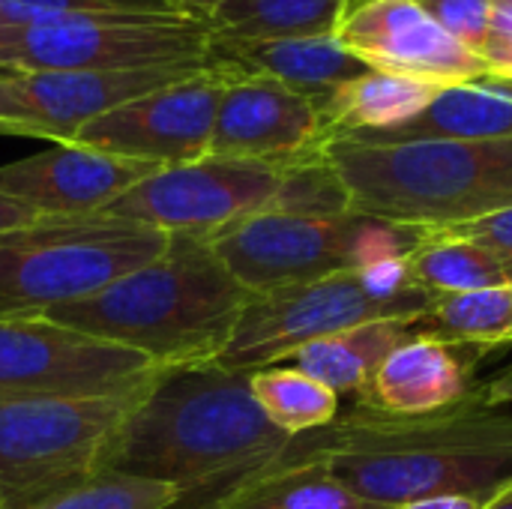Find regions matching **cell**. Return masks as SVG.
Instances as JSON below:
<instances>
[{
    "instance_id": "cell-23",
    "label": "cell",
    "mask_w": 512,
    "mask_h": 509,
    "mask_svg": "<svg viewBox=\"0 0 512 509\" xmlns=\"http://www.w3.org/2000/svg\"><path fill=\"white\" fill-rule=\"evenodd\" d=\"M351 0H225L207 21L213 39L264 42L330 36Z\"/></svg>"
},
{
    "instance_id": "cell-31",
    "label": "cell",
    "mask_w": 512,
    "mask_h": 509,
    "mask_svg": "<svg viewBox=\"0 0 512 509\" xmlns=\"http://www.w3.org/2000/svg\"><path fill=\"white\" fill-rule=\"evenodd\" d=\"M480 60L486 66V78L512 84V15L495 9L492 27L480 48Z\"/></svg>"
},
{
    "instance_id": "cell-35",
    "label": "cell",
    "mask_w": 512,
    "mask_h": 509,
    "mask_svg": "<svg viewBox=\"0 0 512 509\" xmlns=\"http://www.w3.org/2000/svg\"><path fill=\"white\" fill-rule=\"evenodd\" d=\"M171 3V9H177V12H183V15H195V18H210L225 0H168Z\"/></svg>"
},
{
    "instance_id": "cell-28",
    "label": "cell",
    "mask_w": 512,
    "mask_h": 509,
    "mask_svg": "<svg viewBox=\"0 0 512 509\" xmlns=\"http://www.w3.org/2000/svg\"><path fill=\"white\" fill-rule=\"evenodd\" d=\"M105 12H177L168 0H0V30L57 24Z\"/></svg>"
},
{
    "instance_id": "cell-22",
    "label": "cell",
    "mask_w": 512,
    "mask_h": 509,
    "mask_svg": "<svg viewBox=\"0 0 512 509\" xmlns=\"http://www.w3.org/2000/svg\"><path fill=\"white\" fill-rule=\"evenodd\" d=\"M210 509H381L351 489H345L318 459H306L291 444V456L282 468L258 477L228 495H222Z\"/></svg>"
},
{
    "instance_id": "cell-20",
    "label": "cell",
    "mask_w": 512,
    "mask_h": 509,
    "mask_svg": "<svg viewBox=\"0 0 512 509\" xmlns=\"http://www.w3.org/2000/svg\"><path fill=\"white\" fill-rule=\"evenodd\" d=\"M411 336V321H366L300 348L291 363L336 396H363L390 351Z\"/></svg>"
},
{
    "instance_id": "cell-25",
    "label": "cell",
    "mask_w": 512,
    "mask_h": 509,
    "mask_svg": "<svg viewBox=\"0 0 512 509\" xmlns=\"http://www.w3.org/2000/svg\"><path fill=\"white\" fill-rule=\"evenodd\" d=\"M414 336H429L456 348H495L512 342V285L435 297L411 321Z\"/></svg>"
},
{
    "instance_id": "cell-3",
    "label": "cell",
    "mask_w": 512,
    "mask_h": 509,
    "mask_svg": "<svg viewBox=\"0 0 512 509\" xmlns=\"http://www.w3.org/2000/svg\"><path fill=\"white\" fill-rule=\"evenodd\" d=\"M249 297L207 237L168 234L159 258L42 318L138 351L159 369H189L222 357Z\"/></svg>"
},
{
    "instance_id": "cell-2",
    "label": "cell",
    "mask_w": 512,
    "mask_h": 509,
    "mask_svg": "<svg viewBox=\"0 0 512 509\" xmlns=\"http://www.w3.org/2000/svg\"><path fill=\"white\" fill-rule=\"evenodd\" d=\"M345 489L381 509L429 498L492 501L512 489V411L480 387L444 411L393 417L357 405L330 426L297 435Z\"/></svg>"
},
{
    "instance_id": "cell-29",
    "label": "cell",
    "mask_w": 512,
    "mask_h": 509,
    "mask_svg": "<svg viewBox=\"0 0 512 509\" xmlns=\"http://www.w3.org/2000/svg\"><path fill=\"white\" fill-rule=\"evenodd\" d=\"M414 3H420L453 39H459L465 48H471L480 57V48L495 18L492 0H414Z\"/></svg>"
},
{
    "instance_id": "cell-37",
    "label": "cell",
    "mask_w": 512,
    "mask_h": 509,
    "mask_svg": "<svg viewBox=\"0 0 512 509\" xmlns=\"http://www.w3.org/2000/svg\"><path fill=\"white\" fill-rule=\"evenodd\" d=\"M495 3V9H501V12H510L512 15V0H492Z\"/></svg>"
},
{
    "instance_id": "cell-7",
    "label": "cell",
    "mask_w": 512,
    "mask_h": 509,
    "mask_svg": "<svg viewBox=\"0 0 512 509\" xmlns=\"http://www.w3.org/2000/svg\"><path fill=\"white\" fill-rule=\"evenodd\" d=\"M156 375L108 393L0 402V509L33 507L96 477L108 444Z\"/></svg>"
},
{
    "instance_id": "cell-21",
    "label": "cell",
    "mask_w": 512,
    "mask_h": 509,
    "mask_svg": "<svg viewBox=\"0 0 512 509\" xmlns=\"http://www.w3.org/2000/svg\"><path fill=\"white\" fill-rule=\"evenodd\" d=\"M441 87L402 78L381 69H366L354 81L342 84L324 105V126L330 138L384 132L417 117Z\"/></svg>"
},
{
    "instance_id": "cell-8",
    "label": "cell",
    "mask_w": 512,
    "mask_h": 509,
    "mask_svg": "<svg viewBox=\"0 0 512 509\" xmlns=\"http://www.w3.org/2000/svg\"><path fill=\"white\" fill-rule=\"evenodd\" d=\"M207 240L249 294H264L399 261L417 246L420 231L354 213L300 216L264 210Z\"/></svg>"
},
{
    "instance_id": "cell-15",
    "label": "cell",
    "mask_w": 512,
    "mask_h": 509,
    "mask_svg": "<svg viewBox=\"0 0 512 509\" xmlns=\"http://www.w3.org/2000/svg\"><path fill=\"white\" fill-rule=\"evenodd\" d=\"M330 141L321 105L279 81L225 75L207 156L291 165Z\"/></svg>"
},
{
    "instance_id": "cell-38",
    "label": "cell",
    "mask_w": 512,
    "mask_h": 509,
    "mask_svg": "<svg viewBox=\"0 0 512 509\" xmlns=\"http://www.w3.org/2000/svg\"><path fill=\"white\" fill-rule=\"evenodd\" d=\"M489 81H492V78H489ZM492 84H498L501 90H507V93H510V96H512V84H504V81H492Z\"/></svg>"
},
{
    "instance_id": "cell-9",
    "label": "cell",
    "mask_w": 512,
    "mask_h": 509,
    "mask_svg": "<svg viewBox=\"0 0 512 509\" xmlns=\"http://www.w3.org/2000/svg\"><path fill=\"white\" fill-rule=\"evenodd\" d=\"M213 27L183 12H105L0 30V66L18 69H159L210 66Z\"/></svg>"
},
{
    "instance_id": "cell-34",
    "label": "cell",
    "mask_w": 512,
    "mask_h": 509,
    "mask_svg": "<svg viewBox=\"0 0 512 509\" xmlns=\"http://www.w3.org/2000/svg\"><path fill=\"white\" fill-rule=\"evenodd\" d=\"M390 509H483V501H477V498H429V501H414V504Z\"/></svg>"
},
{
    "instance_id": "cell-32",
    "label": "cell",
    "mask_w": 512,
    "mask_h": 509,
    "mask_svg": "<svg viewBox=\"0 0 512 509\" xmlns=\"http://www.w3.org/2000/svg\"><path fill=\"white\" fill-rule=\"evenodd\" d=\"M36 219H39V213H33L30 207H24V204L12 201L6 195H0V234L3 231H15V228H24V225L36 222Z\"/></svg>"
},
{
    "instance_id": "cell-18",
    "label": "cell",
    "mask_w": 512,
    "mask_h": 509,
    "mask_svg": "<svg viewBox=\"0 0 512 509\" xmlns=\"http://www.w3.org/2000/svg\"><path fill=\"white\" fill-rule=\"evenodd\" d=\"M468 393L471 363L456 354V345L411 336L381 363L360 405L393 417H423L459 405Z\"/></svg>"
},
{
    "instance_id": "cell-33",
    "label": "cell",
    "mask_w": 512,
    "mask_h": 509,
    "mask_svg": "<svg viewBox=\"0 0 512 509\" xmlns=\"http://www.w3.org/2000/svg\"><path fill=\"white\" fill-rule=\"evenodd\" d=\"M480 390H483L486 402L495 405V408H507V405H512V369L495 375V378L486 381V384H480Z\"/></svg>"
},
{
    "instance_id": "cell-4",
    "label": "cell",
    "mask_w": 512,
    "mask_h": 509,
    "mask_svg": "<svg viewBox=\"0 0 512 509\" xmlns=\"http://www.w3.org/2000/svg\"><path fill=\"white\" fill-rule=\"evenodd\" d=\"M324 156L354 216L399 228H450L512 207V138L363 144L330 138Z\"/></svg>"
},
{
    "instance_id": "cell-12",
    "label": "cell",
    "mask_w": 512,
    "mask_h": 509,
    "mask_svg": "<svg viewBox=\"0 0 512 509\" xmlns=\"http://www.w3.org/2000/svg\"><path fill=\"white\" fill-rule=\"evenodd\" d=\"M207 66L159 69H18L0 66V135L72 144L78 129L111 108Z\"/></svg>"
},
{
    "instance_id": "cell-6",
    "label": "cell",
    "mask_w": 512,
    "mask_h": 509,
    "mask_svg": "<svg viewBox=\"0 0 512 509\" xmlns=\"http://www.w3.org/2000/svg\"><path fill=\"white\" fill-rule=\"evenodd\" d=\"M435 297L405 270V258L363 273H339L306 285L252 294L213 366L258 372L291 360L300 348L366 321H414Z\"/></svg>"
},
{
    "instance_id": "cell-14",
    "label": "cell",
    "mask_w": 512,
    "mask_h": 509,
    "mask_svg": "<svg viewBox=\"0 0 512 509\" xmlns=\"http://www.w3.org/2000/svg\"><path fill=\"white\" fill-rule=\"evenodd\" d=\"M333 36L369 69L432 87L486 78L483 60L414 0H351Z\"/></svg>"
},
{
    "instance_id": "cell-13",
    "label": "cell",
    "mask_w": 512,
    "mask_h": 509,
    "mask_svg": "<svg viewBox=\"0 0 512 509\" xmlns=\"http://www.w3.org/2000/svg\"><path fill=\"white\" fill-rule=\"evenodd\" d=\"M222 84V69H198L90 120L72 144L156 168L204 159L213 141Z\"/></svg>"
},
{
    "instance_id": "cell-1",
    "label": "cell",
    "mask_w": 512,
    "mask_h": 509,
    "mask_svg": "<svg viewBox=\"0 0 512 509\" xmlns=\"http://www.w3.org/2000/svg\"><path fill=\"white\" fill-rule=\"evenodd\" d=\"M252 372L222 366L159 369L108 444L99 474L168 483L210 509L222 495L267 477L291 456L249 387Z\"/></svg>"
},
{
    "instance_id": "cell-5",
    "label": "cell",
    "mask_w": 512,
    "mask_h": 509,
    "mask_svg": "<svg viewBox=\"0 0 512 509\" xmlns=\"http://www.w3.org/2000/svg\"><path fill=\"white\" fill-rule=\"evenodd\" d=\"M168 249V234L96 216H39L0 234V318H42L87 300Z\"/></svg>"
},
{
    "instance_id": "cell-26",
    "label": "cell",
    "mask_w": 512,
    "mask_h": 509,
    "mask_svg": "<svg viewBox=\"0 0 512 509\" xmlns=\"http://www.w3.org/2000/svg\"><path fill=\"white\" fill-rule=\"evenodd\" d=\"M249 387L267 420L291 438L318 432L339 417V396L294 366L258 369Z\"/></svg>"
},
{
    "instance_id": "cell-19",
    "label": "cell",
    "mask_w": 512,
    "mask_h": 509,
    "mask_svg": "<svg viewBox=\"0 0 512 509\" xmlns=\"http://www.w3.org/2000/svg\"><path fill=\"white\" fill-rule=\"evenodd\" d=\"M363 144H405V141H501L512 138V96L492 84L489 78L471 84L441 87L435 99L408 123L363 132L339 135Z\"/></svg>"
},
{
    "instance_id": "cell-11",
    "label": "cell",
    "mask_w": 512,
    "mask_h": 509,
    "mask_svg": "<svg viewBox=\"0 0 512 509\" xmlns=\"http://www.w3.org/2000/svg\"><path fill=\"white\" fill-rule=\"evenodd\" d=\"M156 372L159 366L144 354L48 318H0V402L108 393Z\"/></svg>"
},
{
    "instance_id": "cell-27",
    "label": "cell",
    "mask_w": 512,
    "mask_h": 509,
    "mask_svg": "<svg viewBox=\"0 0 512 509\" xmlns=\"http://www.w3.org/2000/svg\"><path fill=\"white\" fill-rule=\"evenodd\" d=\"M180 501L183 492L168 483L138 480L126 474H96L24 509H174Z\"/></svg>"
},
{
    "instance_id": "cell-10",
    "label": "cell",
    "mask_w": 512,
    "mask_h": 509,
    "mask_svg": "<svg viewBox=\"0 0 512 509\" xmlns=\"http://www.w3.org/2000/svg\"><path fill=\"white\" fill-rule=\"evenodd\" d=\"M285 165L204 156L147 174L123 192L105 216L138 222L162 234L213 237L273 207Z\"/></svg>"
},
{
    "instance_id": "cell-17",
    "label": "cell",
    "mask_w": 512,
    "mask_h": 509,
    "mask_svg": "<svg viewBox=\"0 0 512 509\" xmlns=\"http://www.w3.org/2000/svg\"><path fill=\"white\" fill-rule=\"evenodd\" d=\"M210 66L225 75H258L279 81L318 105H324L342 84L363 75L369 66L357 60L333 33L264 42H210Z\"/></svg>"
},
{
    "instance_id": "cell-36",
    "label": "cell",
    "mask_w": 512,
    "mask_h": 509,
    "mask_svg": "<svg viewBox=\"0 0 512 509\" xmlns=\"http://www.w3.org/2000/svg\"><path fill=\"white\" fill-rule=\"evenodd\" d=\"M483 509H512V489H507L504 495H498V498H492V501H486Z\"/></svg>"
},
{
    "instance_id": "cell-30",
    "label": "cell",
    "mask_w": 512,
    "mask_h": 509,
    "mask_svg": "<svg viewBox=\"0 0 512 509\" xmlns=\"http://www.w3.org/2000/svg\"><path fill=\"white\" fill-rule=\"evenodd\" d=\"M432 237H450V240H468L486 249H495L501 255L512 258V207H504L498 213L462 222V225H450V228H435L426 231Z\"/></svg>"
},
{
    "instance_id": "cell-16",
    "label": "cell",
    "mask_w": 512,
    "mask_h": 509,
    "mask_svg": "<svg viewBox=\"0 0 512 509\" xmlns=\"http://www.w3.org/2000/svg\"><path fill=\"white\" fill-rule=\"evenodd\" d=\"M153 171L159 168L147 162L78 144H54L0 165V195L39 216H96Z\"/></svg>"
},
{
    "instance_id": "cell-24",
    "label": "cell",
    "mask_w": 512,
    "mask_h": 509,
    "mask_svg": "<svg viewBox=\"0 0 512 509\" xmlns=\"http://www.w3.org/2000/svg\"><path fill=\"white\" fill-rule=\"evenodd\" d=\"M405 270L432 297L512 285V258L468 240L432 237L426 231H420L417 246L405 255Z\"/></svg>"
}]
</instances>
